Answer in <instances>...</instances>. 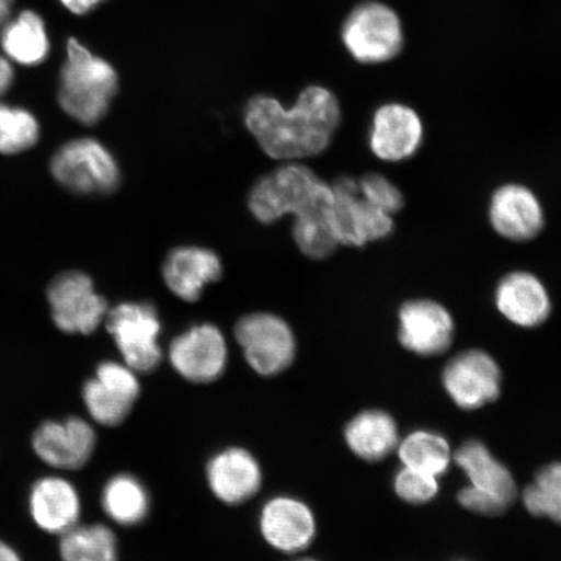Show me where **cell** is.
<instances>
[{"instance_id": "cell-1", "label": "cell", "mask_w": 561, "mask_h": 561, "mask_svg": "<svg viewBox=\"0 0 561 561\" xmlns=\"http://www.w3.org/2000/svg\"><path fill=\"white\" fill-rule=\"evenodd\" d=\"M333 202L332 185L297 163L264 175L249 195L251 214L263 224L294 216V241L313 261H324L340 245L333 229Z\"/></svg>"}, {"instance_id": "cell-2", "label": "cell", "mask_w": 561, "mask_h": 561, "mask_svg": "<svg viewBox=\"0 0 561 561\" xmlns=\"http://www.w3.org/2000/svg\"><path fill=\"white\" fill-rule=\"evenodd\" d=\"M340 102L331 90L310 87L287 110L275 98L257 95L245 105L244 124L272 159L296 161L324 152L341 124Z\"/></svg>"}, {"instance_id": "cell-3", "label": "cell", "mask_w": 561, "mask_h": 561, "mask_svg": "<svg viewBox=\"0 0 561 561\" xmlns=\"http://www.w3.org/2000/svg\"><path fill=\"white\" fill-rule=\"evenodd\" d=\"M67 53L60 73V107L76 122L95 125L107 115L117 93L116 70L75 38L68 41Z\"/></svg>"}, {"instance_id": "cell-4", "label": "cell", "mask_w": 561, "mask_h": 561, "mask_svg": "<svg viewBox=\"0 0 561 561\" xmlns=\"http://www.w3.org/2000/svg\"><path fill=\"white\" fill-rule=\"evenodd\" d=\"M454 459L471 482L458 495L462 507L474 514L497 516L515 502L517 490L514 477L481 442H467L455 453Z\"/></svg>"}, {"instance_id": "cell-5", "label": "cell", "mask_w": 561, "mask_h": 561, "mask_svg": "<svg viewBox=\"0 0 561 561\" xmlns=\"http://www.w3.org/2000/svg\"><path fill=\"white\" fill-rule=\"evenodd\" d=\"M54 179L76 194H111L122 173L107 147L91 138L69 140L51 160Z\"/></svg>"}, {"instance_id": "cell-6", "label": "cell", "mask_w": 561, "mask_h": 561, "mask_svg": "<svg viewBox=\"0 0 561 561\" xmlns=\"http://www.w3.org/2000/svg\"><path fill=\"white\" fill-rule=\"evenodd\" d=\"M347 51L364 65L394 59L403 47V27L394 10L382 3H364L350 13L342 27Z\"/></svg>"}, {"instance_id": "cell-7", "label": "cell", "mask_w": 561, "mask_h": 561, "mask_svg": "<svg viewBox=\"0 0 561 561\" xmlns=\"http://www.w3.org/2000/svg\"><path fill=\"white\" fill-rule=\"evenodd\" d=\"M107 331L115 340L126 366L150 374L163 359L159 345L161 322L151 304H122L105 316Z\"/></svg>"}, {"instance_id": "cell-8", "label": "cell", "mask_w": 561, "mask_h": 561, "mask_svg": "<svg viewBox=\"0 0 561 561\" xmlns=\"http://www.w3.org/2000/svg\"><path fill=\"white\" fill-rule=\"evenodd\" d=\"M234 335L245 360L261 376L280 374L296 357V336L286 321L276 314H245L237 322Z\"/></svg>"}, {"instance_id": "cell-9", "label": "cell", "mask_w": 561, "mask_h": 561, "mask_svg": "<svg viewBox=\"0 0 561 561\" xmlns=\"http://www.w3.org/2000/svg\"><path fill=\"white\" fill-rule=\"evenodd\" d=\"M332 188L333 229L339 244L363 248L385 240L394 231L392 216L370 205L356 180L342 175L333 182Z\"/></svg>"}, {"instance_id": "cell-10", "label": "cell", "mask_w": 561, "mask_h": 561, "mask_svg": "<svg viewBox=\"0 0 561 561\" xmlns=\"http://www.w3.org/2000/svg\"><path fill=\"white\" fill-rule=\"evenodd\" d=\"M55 325L69 334H91L108 313L107 300L96 294L93 279L82 272H66L47 289Z\"/></svg>"}, {"instance_id": "cell-11", "label": "cell", "mask_w": 561, "mask_h": 561, "mask_svg": "<svg viewBox=\"0 0 561 561\" xmlns=\"http://www.w3.org/2000/svg\"><path fill=\"white\" fill-rule=\"evenodd\" d=\"M136 374L126 364L103 362L83 385V402L98 424L117 426L128 417L140 391Z\"/></svg>"}, {"instance_id": "cell-12", "label": "cell", "mask_w": 561, "mask_h": 561, "mask_svg": "<svg viewBox=\"0 0 561 561\" xmlns=\"http://www.w3.org/2000/svg\"><path fill=\"white\" fill-rule=\"evenodd\" d=\"M501 369L481 350H469L448 362L442 381L456 405L477 410L496 401L501 394Z\"/></svg>"}, {"instance_id": "cell-13", "label": "cell", "mask_w": 561, "mask_h": 561, "mask_svg": "<svg viewBox=\"0 0 561 561\" xmlns=\"http://www.w3.org/2000/svg\"><path fill=\"white\" fill-rule=\"evenodd\" d=\"M172 367L194 383L216 381L228 363L227 341L213 324L194 325L175 336L170 346Z\"/></svg>"}, {"instance_id": "cell-14", "label": "cell", "mask_w": 561, "mask_h": 561, "mask_svg": "<svg viewBox=\"0 0 561 561\" xmlns=\"http://www.w3.org/2000/svg\"><path fill=\"white\" fill-rule=\"evenodd\" d=\"M401 345L420 356H437L450 348L455 321L444 305L432 299L405 301L398 313Z\"/></svg>"}, {"instance_id": "cell-15", "label": "cell", "mask_w": 561, "mask_h": 561, "mask_svg": "<svg viewBox=\"0 0 561 561\" xmlns=\"http://www.w3.org/2000/svg\"><path fill=\"white\" fill-rule=\"evenodd\" d=\"M424 124L417 112L402 103L381 105L371 118L368 142L371 153L388 163H401L419 151Z\"/></svg>"}, {"instance_id": "cell-16", "label": "cell", "mask_w": 561, "mask_h": 561, "mask_svg": "<svg viewBox=\"0 0 561 561\" xmlns=\"http://www.w3.org/2000/svg\"><path fill=\"white\" fill-rule=\"evenodd\" d=\"M96 434L85 420L69 417L62 421H46L34 433L35 454L46 465L75 471L87 465L93 456Z\"/></svg>"}, {"instance_id": "cell-17", "label": "cell", "mask_w": 561, "mask_h": 561, "mask_svg": "<svg viewBox=\"0 0 561 561\" xmlns=\"http://www.w3.org/2000/svg\"><path fill=\"white\" fill-rule=\"evenodd\" d=\"M491 227L512 242L535 240L545 227V210L538 196L520 184L496 188L489 205Z\"/></svg>"}, {"instance_id": "cell-18", "label": "cell", "mask_w": 561, "mask_h": 561, "mask_svg": "<svg viewBox=\"0 0 561 561\" xmlns=\"http://www.w3.org/2000/svg\"><path fill=\"white\" fill-rule=\"evenodd\" d=\"M494 301L504 318L522 328L542 325L552 310L550 294L542 280L525 271L504 276L497 283Z\"/></svg>"}, {"instance_id": "cell-19", "label": "cell", "mask_w": 561, "mask_h": 561, "mask_svg": "<svg viewBox=\"0 0 561 561\" xmlns=\"http://www.w3.org/2000/svg\"><path fill=\"white\" fill-rule=\"evenodd\" d=\"M265 541L276 550L296 553L307 549L316 535L314 516L304 502L290 496L273 497L261 516Z\"/></svg>"}, {"instance_id": "cell-20", "label": "cell", "mask_w": 561, "mask_h": 561, "mask_svg": "<svg viewBox=\"0 0 561 561\" xmlns=\"http://www.w3.org/2000/svg\"><path fill=\"white\" fill-rule=\"evenodd\" d=\"M222 275L220 257L213 250L184 245L168 254L163 264L164 283L175 297L196 301L210 283Z\"/></svg>"}, {"instance_id": "cell-21", "label": "cell", "mask_w": 561, "mask_h": 561, "mask_svg": "<svg viewBox=\"0 0 561 561\" xmlns=\"http://www.w3.org/2000/svg\"><path fill=\"white\" fill-rule=\"evenodd\" d=\"M210 490L224 503L241 504L251 500L262 486V469L243 448H228L214 456L207 467Z\"/></svg>"}, {"instance_id": "cell-22", "label": "cell", "mask_w": 561, "mask_h": 561, "mask_svg": "<svg viewBox=\"0 0 561 561\" xmlns=\"http://www.w3.org/2000/svg\"><path fill=\"white\" fill-rule=\"evenodd\" d=\"M30 508L38 528L51 535H62L79 524L81 501L72 483L59 477H45L34 483Z\"/></svg>"}, {"instance_id": "cell-23", "label": "cell", "mask_w": 561, "mask_h": 561, "mask_svg": "<svg viewBox=\"0 0 561 561\" xmlns=\"http://www.w3.org/2000/svg\"><path fill=\"white\" fill-rule=\"evenodd\" d=\"M345 438L351 451L367 461L388 458L399 445L397 423L382 411L359 413L347 424Z\"/></svg>"}, {"instance_id": "cell-24", "label": "cell", "mask_w": 561, "mask_h": 561, "mask_svg": "<svg viewBox=\"0 0 561 561\" xmlns=\"http://www.w3.org/2000/svg\"><path fill=\"white\" fill-rule=\"evenodd\" d=\"M3 50L12 60L23 66H35L45 61L50 53L44 20L33 11H25L3 27Z\"/></svg>"}, {"instance_id": "cell-25", "label": "cell", "mask_w": 561, "mask_h": 561, "mask_svg": "<svg viewBox=\"0 0 561 561\" xmlns=\"http://www.w3.org/2000/svg\"><path fill=\"white\" fill-rule=\"evenodd\" d=\"M102 506L112 522L135 526L145 522L149 515L150 495L137 477L117 474L105 483Z\"/></svg>"}, {"instance_id": "cell-26", "label": "cell", "mask_w": 561, "mask_h": 561, "mask_svg": "<svg viewBox=\"0 0 561 561\" xmlns=\"http://www.w3.org/2000/svg\"><path fill=\"white\" fill-rule=\"evenodd\" d=\"M59 551L62 561H117V538L108 526L77 524L62 533Z\"/></svg>"}, {"instance_id": "cell-27", "label": "cell", "mask_w": 561, "mask_h": 561, "mask_svg": "<svg viewBox=\"0 0 561 561\" xmlns=\"http://www.w3.org/2000/svg\"><path fill=\"white\" fill-rule=\"evenodd\" d=\"M403 467L439 477L447 472L451 461L448 442L437 433L420 431L410 434L398 445Z\"/></svg>"}, {"instance_id": "cell-28", "label": "cell", "mask_w": 561, "mask_h": 561, "mask_svg": "<svg viewBox=\"0 0 561 561\" xmlns=\"http://www.w3.org/2000/svg\"><path fill=\"white\" fill-rule=\"evenodd\" d=\"M523 501L533 516L549 517L561 525V462L543 467L524 490Z\"/></svg>"}, {"instance_id": "cell-29", "label": "cell", "mask_w": 561, "mask_h": 561, "mask_svg": "<svg viewBox=\"0 0 561 561\" xmlns=\"http://www.w3.org/2000/svg\"><path fill=\"white\" fill-rule=\"evenodd\" d=\"M39 138V124L31 112L0 104V153L13 156L32 149Z\"/></svg>"}, {"instance_id": "cell-30", "label": "cell", "mask_w": 561, "mask_h": 561, "mask_svg": "<svg viewBox=\"0 0 561 561\" xmlns=\"http://www.w3.org/2000/svg\"><path fill=\"white\" fill-rule=\"evenodd\" d=\"M357 184L364 198L386 214L394 216L404 206L402 192L383 174L368 173Z\"/></svg>"}, {"instance_id": "cell-31", "label": "cell", "mask_w": 561, "mask_h": 561, "mask_svg": "<svg viewBox=\"0 0 561 561\" xmlns=\"http://www.w3.org/2000/svg\"><path fill=\"white\" fill-rule=\"evenodd\" d=\"M394 488L404 502L424 504L438 494V477L403 467L396 477Z\"/></svg>"}, {"instance_id": "cell-32", "label": "cell", "mask_w": 561, "mask_h": 561, "mask_svg": "<svg viewBox=\"0 0 561 561\" xmlns=\"http://www.w3.org/2000/svg\"><path fill=\"white\" fill-rule=\"evenodd\" d=\"M103 2L104 0H61V3L70 12L76 13V15H87V13L94 11Z\"/></svg>"}, {"instance_id": "cell-33", "label": "cell", "mask_w": 561, "mask_h": 561, "mask_svg": "<svg viewBox=\"0 0 561 561\" xmlns=\"http://www.w3.org/2000/svg\"><path fill=\"white\" fill-rule=\"evenodd\" d=\"M13 80V69L9 61L0 56V96L10 89Z\"/></svg>"}, {"instance_id": "cell-34", "label": "cell", "mask_w": 561, "mask_h": 561, "mask_svg": "<svg viewBox=\"0 0 561 561\" xmlns=\"http://www.w3.org/2000/svg\"><path fill=\"white\" fill-rule=\"evenodd\" d=\"M0 561H21V559L10 545L0 541Z\"/></svg>"}, {"instance_id": "cell-35", "label": "cell", "mask_w": 561, "mask_h": 561, "mask_svg": "<svg viewBox=\"0 0 561 561\" xmlns=\"http://www.w3.org/2000/svg\"><path fill=\"white\" fill-rule=\"evenodd\" d=\"M13 0H0V27L4 26L10 18Z\"/></svg>"}, {"instance_id": "cell-36", "label": "cell", "mask_w": 561, "mask_h": 561, "mask_svg": "<svg viewBox=\"0 0 561 561\" xmlns=\"http://www.w3.org/2000/svg\"><path fill=\"white\" fill-rule=\"evenodd\" d=\"M298 561H318V560H313V559H301V560H298Z\"/></svg>"}]
</instances>
